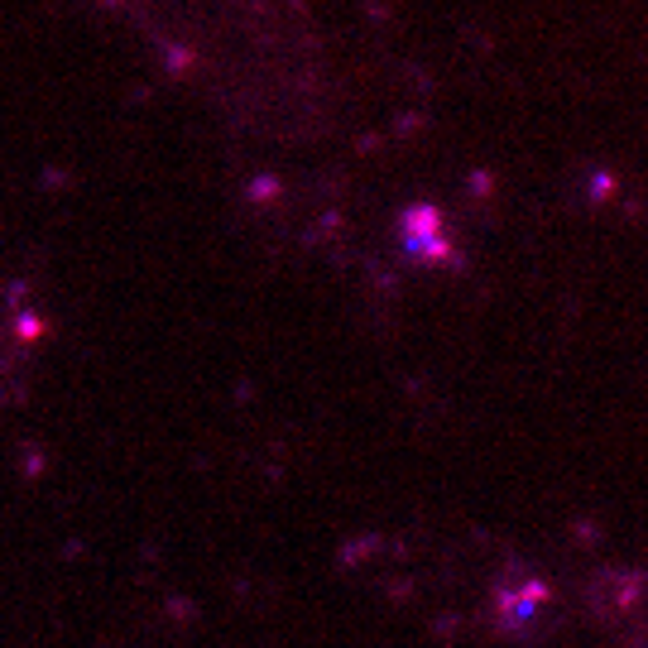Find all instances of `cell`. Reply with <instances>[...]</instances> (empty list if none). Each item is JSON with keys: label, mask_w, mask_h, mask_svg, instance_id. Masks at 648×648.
I'll use <instances>...</instances> for the list:
<instances>
[{"label": "cell", "mask_w": 648, "mask_h": 648, "mask_svg": "<svg viewBox=\"0 0 648 648\" xmlns=\"http://www.w3.org/2000/svg\"><path fill=\"white\" fill-rule=\"evenodd\" d=\"M404 236H408V250L418 260H452V240H447V226L442 216L432 207H418V212L404 216Z\"/></svg>", "instance_id": "obj_1"}]
</instances>
